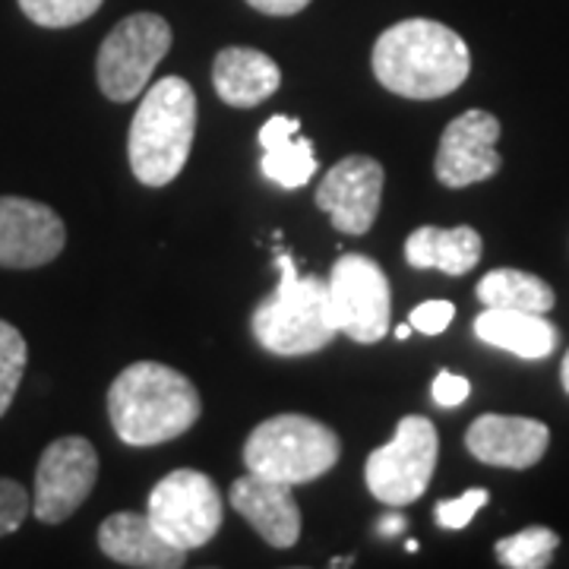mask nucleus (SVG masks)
<instances>
[{"mask_svg":"<svg viewBox=\"0 0 569 569\" xmlns=\"http://www.w3.org/2000/svg\"><path fill=\"white\" fill-rule=\"evenodd\" d=\"M373 77L402 99L430 102L456 92L471 73V51L459 32L437 20H402L373 44Z\"/></svg>","mask_w":569,"mask_h":569,"instance_id":"f257e3e1","label":"nucleus"},{"mask_svg":"<svg viewBox=\"0 0 569 569\" xmlns=\"http://www.w3.org/2000/svg\"><path fill=\"white\" fill-rule=\"evenodd\" d=\"M200 392L174 367L137 361L108 389V418L127 447H159L200 421Z\"/></svg>","mask_w":569,"mask_h":569,"instance_id":"f03ea898","label":"nucleus"},{"mask_svg":"<svg viewBox=\"0 0 569 569\" xmlns=\"http://www.w3.org/2000/svg\"><path fill=\"white\" fill-rule=\"evenodd\" d=\"M197 133V96L181 77H164L133 114L127 156L133 178L146 187H164L183 171Z\"/></svg>","mask_w":569,"mask_h":569,"instance_id":"7ed1b4c3","label":"nucleus"},{"mask_svg":"<svg viewBox=\"0 0 569 569\" xmlns=\"http://www.w3.org/2000/svg\"><path fill=\"white\" fill-rule=\"evenodd\" d=\"M276 253V269L282 279L272 298L253 310V336L266 351L282 358L313 355L339 336L329 307V284L317 276H298V263L288 250Z\"/></svg>","mask_w":569,"mask_h":569,"instance_id":"20e7f679","label":"nucleus"},{"mask_svg":"<svg viewBox=\"0 0 569 569\" xmlns=\"http://www.w3.org/2000/svg\"><path fill=\"white\" fill-rule=\"evenodd\" d=\"M342 456L336 430L307 415H276L253 427L244 443V466L282 485H310L329 475Z\"/></svg>","mask_w":569,"mask_h":569,"instance_id":"39448f33","label":"nucleus"},{"mask_svg":"<svg viewBox=\"0 0 569 569\" xmlns=\"http://www.w3.org/2000/svg\"><path fill=\"white\" fill-rule=\"evenodd\" d=\"M168 51H171V26L159 13L123 17L104 36L96 58V77L104 99L118 104L140 99L152 70L164 61Z\"/></svg>","mask_w":569,"mask_h":569,"instance_id":"423d86ee","label":"nucleus"},{"mask_svg":"<svg viewBox=\"0 0 569 569\" xmlns=\"http://www.w3.org/2000/svg\"><path fill=\"white\" fill-rule=\"evenodd\" d=\"M437 427L425 415H406L387 447L367 456V490L387 507H408L425 497L437 468Z\"/></svg>","mask_w":569,"mask_h":569,"instance_id":"0eeeda50","label":"nucleus"},{"mask_svg":"<svg viewBox=\"0 0 569 569\" xmlns=\"http://www.w3.org/2000/svg\"><path fill=\"white\" fill-rule=\"evenodd\" d=\"M222 493L216 481L197 468H178L164 475L149 493L146 516L168 545L183 553L206 548L222 529Z\"/></svg>","mask_w":569,"mask_h":569,"instance_id":"6e6552de","label":"nucleus"},{"mask_svg":"<svg viewBox=\"0 0 569 569\" xmlns=\"http://www.w3.org/2000/svg\"><path fill=\"white\" fill-rule=\"evenodd\" d=\"M326 284L336 329L342 336L361 346H373L387 336L392 295L383 266L365 253H342Z\"/></svg>","mask_w":569,"mask_h":569,"instance_id":"1a4fd4ad","label":"nucleus"},{"mask_svg":"<svg viewBox=\"0 0 569 569\" xmlns=\"http://www.w3.org/2000/svg\"><path fill=\"white\" fill-rule=\"evenodd\" d=\"M99 481V452L86 437H61L41 452L32 512L44 526H61L89 500Z\"/></svg>","mask_w":569,"mask_h":569,"instance_id":"9d476101","label":"nucleus"},{"mask_svg":"<svg viewBox=\"0 0 569 569\" xmlns=\"http://www.w3.org/2000/svg\"><path fill=\"white\" fill-rule=\"evenodd\" d=\"M383 183H387V171L377 159L348 156L326 171L313 203L332 219V228L346 234H367L380 216Z\"/></svg>","mask_w":569,"mask_h":569,"instance_id":"9b49d317","label":"nucleus"},{"mask_svg":"<svg viewBox=\"0 0 569 569\" xmlns=\"http://www.w3.org/2000/svg\"><path fill=\"white\" fill-rule=\"evenodd\" d=\"M67 244L63 219L51 206L0 197V269H39L58 260Z\"/></svg>","mask_w":569,"mask_h":569,"instance_id":"f8f14e48","label":"nucleus"},{"mask_svg":"<svg viewBox=\"0 0 569 569\" xmlns=\"http://www.w3.org/2000/svg\"><path fill=\"white\" fill-rule=\"evenodd\" d=\"M497 140H500V121L471 108L466 114H459L456 121L440 137V149H437V181L443 187H468V183L488 181L500 171V152H497Z\"/></svg>","mask_w":569,"mask_h":569,"instance_id":"ddd939ff","label":"nucleus"},{"mask_svg":"<svg viewBox=\"0 0 569 569\" xmlns=\"http://www.w3.org/2000/svg\"><path fill=\"white\" fill-rule=\"evenodd\" d=\"M548 443V425L516 415H481L466 430V447L478 462L516 471L538 466Z\"/></svg>","mask_w":569,"mask_h":569,"instance_id":"4468645a","label":"nucleus"},{"mask_svg":"<svg viewBox=\"0 0 569 569\" xmlns=\"http://www.w3.org/2000/svg\"><path fill=\"white\" fill-rule=\"evenodd\" d=\"M228 497H231V507L244 516L266 545L279 550L298 545L301 509H298V500L291 493V485L269 481V478L247 471L244 478H238L231 485Z\"/></svg>","mask_w":569,"mask_h":569,"instance_id":"2eb2a0df","label":"nucleus"},{"mask_svg":"<svg viewBox=\"0 0 569 569\" xmlns=\"http://www.w3.org/2000/svg\"><path fill=\"white\" fill-rule=\"evenodd\" d=\"M99 548L108 560L137 569H178L187 553L168 545L146 512H114L99 526Z\"/></svg>","mask_w":569,"mask_h":569,"instance_id":"dca6fc26","label":"nucleus"},{"mask_svg":"<svg viewBox=\"0 0 569 569\" xmlns=\"http://www.w3.org/2000/svg\"><path fill=\"white\" fill-rule=\"evenodd\" d=\"M216 96L231 108H257L272 99L282 86V70L266 51L257 48H222L212 63Z\"/></svg>","mask_w":569,"mask_h":569,"instance_id":"f3484780","label":"nucleus"},{"mask_svg":"<svg viewBox=\"0 0 569 569\" xmlns=\"http://www.w3.org/2000/svg\"><path fill=\"white\" fill-rule=\"evenodd\" d=\"M475 336L493 348H503L516 358H548L560 342L557 326L550 323L545 313H529V310H500V307H485V313L475 317Z\"/></svg>","mask_w":569,"mask_h":569,"instance_id":"a211bd4d","label":"nucleus"},{"mask_svg":"<svg viewBox=\"0 0 569 569\" xmlns=\"http://www.w3.org/2000/svg\"><path fill=\"white\" fill-rule=\"evenodd\" d=\"M485 241L475 228H437L425 224L406 241V260L411 269H440L447 276H466L481 260Z\"/></svg>","mask_w":569,"mask_h":569,"instance_id":"6ab92c4d","label":"nucleus"},{"mask_svg":"<svg viewBox=\"0 0 569 569\" xmlns=\"http://www.w3.org/2000/svg\"><path fill=\"white\" fill-rule=\"evenodd\" d=\"M478 301L485 307L500 310H529V313H548L557 305V295L545 279L522 272V269H490L478 282Z\"/></svg>","mask_w":569,"mask_h":569,"instance_id":"aec40b11","label":"nucleus"},{"mask_svg":"<svg viewBox=\"0 0 569 569\" xmlns=\"http://www.w3.org/2000/svg\"><path fill=\"white\" fill-rule=\"evenodd\" d=\"M263 174L284 190H298L317 174V156L313 146L301 133L284 137V140L266 146Z\"/></svg>","mask_w":569,"mask_h":569,"instance_id":"412c9836","label":"nucleus"},{"mask_svg":"<svg viewBox=\"0 0 569 569\" xmlns=\"http://www.w3.org/2000/svg\"><path fill=\"white\" fill-rule=\"evenodd\" d=\"M560 548V535L545 526L516 531L509 538H500L493 550L500 567L509 569H545L553 560V550Z\"/></svg>","mask_w":569,"mask_h":569,"instance_id":"4be33fe9","label":"nucleus"},{"mask_svg":"<svg viewBox=\"0 0 569 569\" xmlns=\"http://www.w3.org/2000/svg\"><path fill=\"white\" fill-rule=\"evenodd\" d=\"M26 361H29V348L22 332L7 320H0V418L13 406V396L26 373Z\"/></svg>","mask_w":569,"mask_h":569,"instance_id":"5701e85b","label":"nucleus"},{"mask_svg":"<svg viewBox=\"0 0 569 569\" xmlns=\"http://www.w3.org/2000/svg\"><path fill=\"white\" fill-rule=\"evenodd\" d=\"M104 0H20L26 20L41 29H70L99 13Z\"/></svg>","mask_w":569,"mask_h":569,"instance_id":"b1692460","label":"nucleus"},{"mask_svg":"<svg viewBox=\"0 0 569 569\" xmlns=\"http://www.w3.org/2000/svg\"><path fill=\"white\" fill-rule=\"evenodd\" d=\"M490 493L485 488H471L466 490L462 497H456V500H440L437 509H433V519H437V526L447 531H459L466 529L468 522L478 516V509L488 507Z\"/></svg>","mask_w":569,"mask_h":569,"instance_id":"393cba45","label":"nucleus"},{"mask_svg":"<svg viewBox=\"0 0 569 569\" xmlns=\"http://www.w3.org/2000/svg\"><path fill=\"white\" fill-rule=\"evenodd\" d=\"M29 509H32L29 490L13 478H0V538L20 529L26 516H29Z\"/></svg>","mask_w":569,"mask_h":569,"instance_id":"a878e982","label":"nucleus"},{"mask_svg":"<svg viewBox=\"0 0 569 569\" xmlns=\"http://www.w3.org/2000/svg\"><path fill=\"white\" fill-rule=\"evenodd\" d=\"M452 317H456V305L452 301H425V305H418L411 310L408 323H411V329L425 332V336H440L452 323Z\"/></svg>","mask_w":569,"mask_h":569,"instance_id":"bb28decb","label":"nucleus"},{"mask_svg":"<svg viewBox=\"0 0 569 569\" xmlns=\"http://www.w3.org/2000/svg\"><path fill=\"white\" fill-rule=\"evenodd\" d=\"M430 396H433V402L440 408H459L471 396V383H468L466 377H459V373L440 370L433 387H430Z\"/></svg>","mask_w":569,"mask_h":569,"instance_id":"cd10ccee","label":"nucleus"},{"mask_svg":"<svg viewBox=\"0 0 569 569\" xmlns=\"http://www.w3.org/2000/svg\"><path fill=\"white\" fill-rule=\"evenodd\" d=\"M257 13H263V17H295V13H301L310 0H247Z\"/></svg>","mask_w":569,"mask_h":569,"instance_id":"c85d7f7f","label":"nucleus"},{"mask_svg":"<svg viewBox=\"0 0 569 569\" xmlns=\"http://www.w3.org/2000/svg\"><path fill=\"white\" fill-rule=\"evenodd\" d=\"M377 529H380V535H383V538H389V535H399V531L406 529V519H402L399 512H389V516H383V519H380V526H377Z\"/></svg>","mask_w":569,"mask_h":569,"instance_id":"c756f323","label":"nucleus"},{"mask_svg":"<svg viewBox=\"0 0 569 569\" xmlns=\"http://www.w3.org/2000/svg\"><path fill=\"white\" fill-rule=\"evenodd\" d=\"M560 380H563V389L569 392V351L563 355V365H560Z\"/></svg>","mask_w":569,"mask_h":569,"instance_id":"7c9ffc66","label":"nucleus"},{"mask_svg":"<svg viewBox=\"0 0 569 569\" xmlns=\"http://www.w3.org/2000/svg\"><path fill=\"white\" fill-rule=\"evenodd\" d=\"M408 336H411V323H402V326H396V339H399V342H406Z\"/></svg>","mask_w":569,"mask_h":569,"instance_id":"2f4dec72","label":"nucleus"},{"mask_svg":"<svg viewBox=\"0 0 569 569\" xmlns=\"http://www.w3.org/2000/svg\"><path fill=\"white\" fill-rule=\"evenodd\" d=\"M332 567H351V557H346V560H342V557H339V560H332Z\"/></svg>","mask_w":569,"mask_h":569,"instance_id":"473e14b6","label":"nucleus"}]
</instances>
